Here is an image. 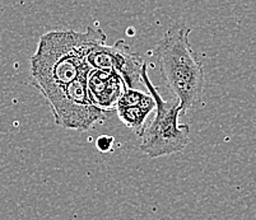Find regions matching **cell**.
<instances>
[{
    "instance_id": "3957f363",
    "label": "cell",
    "mask_w": 256,
    "mask_h": 220,
    "mask_svg": "<svg viewBox=\"0 0 256 220\" xmlns=\"http://www.w3.org/2000/svg\"><path fill=\"white\" fill-rule=\"evenodd\" d=\"M140 80L154 99L156 116L146 125L140 136L142 153L152 159L176 154L185 149L190 143V126L180 124L181 111L178 99L164 101L148 75V65L144 62L140 71Z\"/></svg>"
},
{
    "instance_id": "277c9868",
    "label": "cell",
    "mask_w": 256,
    "mask_h": 220,
    "mask_svg": "<svg viewBox=\"0 0 256 220\" xmlns=\"http://www.w3.org/2000/svg\"><path fill=\"white\" fill-rule=\"evenodd\" d=\"M87 62L92 69L115 70L122 76L128 88H136L142 82L140 71L146 61L124 40H118L112 46L106 43L94 46L88 54Z\"/></svg>"
},
{
    "instance_id": "6da1fadb",
    "label": "cell",
    "mask_w": 256,
    "mask_h": 220,
    "mask_svg": "<svg viewBox=\"0 0 256 220\" xmlns=\"http://www.w3.org/2000/svg\"><path fill=\"white\" fill-rule=\"evenodd\" d=\"M101 28L87 27L84 32L54 29L40 37L30 59L31 82L44 97H48L90 71L87 56L94 46L106 43Z\"/></svg>"
},
{
    "instance_id": "5b68a950",
    "label": "cell",
    "mask_w": 256,
    "mask_h": 220,
    "mask_svg": "<svg viewBox=\"0 0 256 220\" xmlns=\"http://www.w3.org/2000/svg\"><path fill=\"white\" fill-rule=\"evenodd\" d=\"M154 107V99L150 93L126 87L116 103L115 111L118 120L140 138L146 126V119Z\"/></svg>"
},
{
    "instance_id": "8992f818",
    "label": "cell",
    "mask_w": 256,
    "mask_h": 220,
    "mask_svg": "<svg viewBox=\"0 0 256 220\" xmlns=\"http://www.w3.org/2000/svg\"><path fill=\"white\" fill-rule=\"evenodd\" d=\"M126 84L115 70L90 69L87 76V89L92 103L104 111L115 110L118 98L124 93Z\"/></svg>"
},
{
    "instance_id": "52a82bcc",
    "label": "cell",
    "mask_w": 256,
    "mask_h": 220,
    "mask_svg": "<svg viewBox=\"0 0 256 220\" xmlns=\"http://www.w3.org/2000/svg\"><path fill=\"white\" fill-rule=\"evenodd\" d=\"M114 145V138L110 135H102L96 140L97 149L101 153H108L112 150Z\"/></svg>"
},
{
    "instance_id": "7a4b0ae2",
    "label": "cell",
    "mask_w": 256,
    "mask_h": 220,
    "mask_svg": "<svg viewBox=\"0 0 256 220\" xmlns=\"http://www.w3.org/2000/svg\"><path fill=\"white\" fill-rule=\"evenodd\" d=\"M190 33L192 28L186 24L174 25L153 48V56L182 115L196 105L206 80L203 61L190 45Z\"/></svg>"
}]
</instances>
